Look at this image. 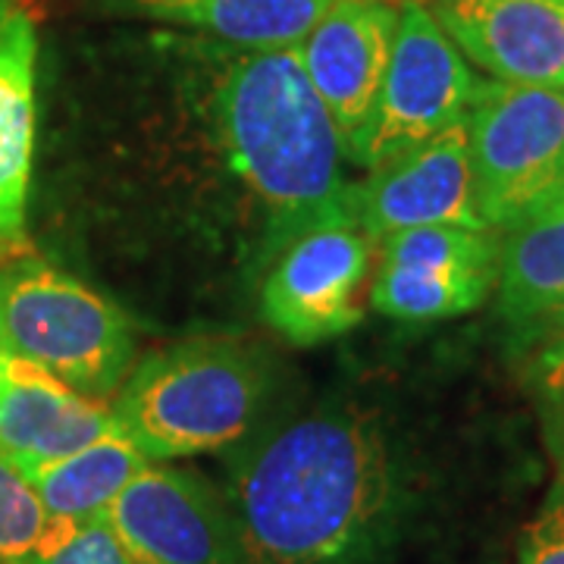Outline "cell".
Masks as SVG:
<instances>
[{
    "mask_svg": "<svg viewBox=\"0 0 564 564\" xmlns=\"http://www.w3.org/2000/svg\"><path fill=\"white\" fill-rule=\"evenodd\" d=\"M404 496L383 426L351 408L258 430L226 486L254 564H367L395 536Z\"/></svg>",
    "mask_w": 564,
    "mask_h": 564,
    "instance_id": "cell-1",
    "label": "cell"
},
{
    "mask_svg": "<svg viewBox=\"0 0 564 564\" xmlns=\"http://www.w3.org/2000/svg\"><path fill=\"white\" fill-rule=\"evenodd\" d=\"M217 126L229 163L270 214L267 251L355 207L343 129L307 79L299 47L248 51L229 63L217 88Z\"/></svg>",
    "mask_w": 564,
    "mask_h": 564,
    "instance_id": "cell-2",
    "label": "cell"
},
{
    "mask_svg": "<svg viewBox=\"0 0 564 564\" xmlns=\"http://www.w3.org/2000/svg\"><path fill=\"white\" fill-rule=\"evenodd\" d=\"M273 402V370L254 345L223 336L154 348L113 395V421L148 462L239 448Z\"/></svg>",
    "mask_w": 564,
    "mask_h": 564,
    "instance_id": "cell-3",
    "label": "cell"
},
{
    "mask_svg": "<svg viewBox=\"0 0 564 564\" xmlns=\"http://www.w3.org/2000/svg\"><path fill=\"white\" fill-rule=\"evenodd\" d=\"M0 348L107 402L135 364L132 323L101 292L41 261L0 267Z\"/></svg>",
    "mask_w": 564,
    "mask_h": 564,
    "instance_id": "cell-4",
    "label": "cell"
},
{
    "mask_svg": "<svg viewBox=\"0 0 564 564\" xmlns=\"http://www.w3.org/2000/svg\"><path fill=\"white\" fill-rule=\"evenodd\" d=\"M467 141L477 207L492 232L564 198V88L484 82Z\"/></svg>",
    "mask_w": 564,
    "mask_h": 564,
    "instance_id": "cell-5",
    "label": "cell"
},
{
    "mask_svg": "<svg viewBox=\"0 0 564 564\" xmlns=\"http://www.w3.org/2000/svg\"><path fill=\"white\" fill-rule=\"evenodd\" d=\"M484 79L467 66L458 44L421 3H399V29L377 104L355 139L348 158L377 170L408 148L436 139L470 117Z\"/></svg>",
    "mask_w": 564,
    "mask_h": 564,
    "instance_id": "cell-6",
    "label": "cell"
},
{
    "mask_svg": "<svg viewBox=\"0 0 564 564\" xmlns=\"http://www.w3.org/2000/svg\"><path fill=\"white\" fill-rule=\"evenodd\" d=\"M373 270V239L358 207L336 210L270 251L261 314L282 339L317 345L343 336L364 317Z\"/></svg>",
    "mask_w": 564,
    "mask_h": 564,
    "instance_id": "cell-7",
    "label": "cell"
},
{
    "mask_svg": "<svg viewBox=\"0 0 564 564\" xmlns=\"http://www.w3.org/2000/svg\"><path fill=\"white\" fill-rule=\"evenodd\" d=\"M107 521L139 564H254L226 496L195 470L151 462Z\"/></svg>",
    "mask_w": 564,
    "mask_h": 564,
    "instance_id": "cell-8",
    "label": "cell"
},
{
    "mask_svg": "<svg viewBox=\"0 0 564 564\" xmlns=\"http://www.w3.org/2000/svg\"><path fill=\"white\" fill-rule=\"evenodd\" d=\"M499 276L492 229L423 226L380 242L370 304L404 323L458 317L486 302Z\"/></svg>",
    "mask_w": 564,
    "mask_h": 564,
    "instance_id": "cell-9",
    "label": "cell"
},
{
    "mask_svg": "<svg viewBox=\"0 0 564 564\" xmlns=\"http://www.w3.org/2000/svg\"><path fill=\"white\" fill-rule=\"evenodd\" d=\"M355 207L373 242L423 226L489 229L477 207L467 122L370 170Z\"/></svg>",
    "mask_w": 564,
    "mask_h": 564,
    "instance_id": "cell-10",
    "label": "cell"
},
{
    "mask_svg": "<svg viewBox=\"0 0 564 564\" xmlns=\"http://www.w3.org/2000/svg\"><path fill=\"white\" fill-rule=\"evenodd\" d=\"M395 29L399 3L333 0L321 22L295 44L307 79L343 129L345 148L367 122L383 88Z\"/></svg>",
    "mask_w": 564,
    "mask_h": 564,
    "instance_id": "cell-11",
    "label": "cell"
},
{
    "mask_svg": "<svg viewBox=\"0 0 564 564\" xmlns=\"http://www.w3.org/2000/svg\"><path fill=\"white\" fill-rule=\"evenodd\" d=\"M430 13L496 82L564 88V0H440Z\"/></svg>",
    "mask_w": 564,
    "mask_h": 564,
    "instance_id": "cell-12",
    "label": "cell"
},
{
    "mask_svg": "<svg viewBox=\"0 0 564 564\" xmlns=\"http://www.w3.org/2000/svg\"><path fill=\"white\" fill-rule=\"evenodd\" d=\"M117 426L110 404L88 399L35 364L10 358L0 395V452L29 477L98 443Z\"/></svg>",
    "mask_w": 564,
    "mask_h": 564,
    "instance_id": "cell-13",
    "label": "cell"
},
{
    "mask_svg": "<svg viewBox=\"0 0 564 564\" xmlns=\"http://www.w3.org/2000/svg\"><path fill=\"white\" fill-rule=\"evenodd\" d=\"M35 20L22 0H0V242L25 239L35 151Z\"/></svg>",
    "mask_w": 564,
    "mask_h": 564,
    "instance_id": "cell-14",
    "label": "cell"
},
{
    "mask_svg": "<svg viewBox=\"0 0 564 564\" xmlns=\"http://www.w3.org/2000/svg\"><path fill=\"white\" fill-rule=\"evenodd\" d=\"M499 307L524 333H564V198L502 229Z\"/></svg>",
    "mask_w": 564,
    "mask_h": 564,
    "instance_id": "cell-15",
    "label": "cell"
},
{
    "mask_svg": "<svg viewBox=\"0 0 564 564\" xmlns=\"http://www.w3.org/2000/svg\"><path fill=\"white\" fill-rule=\"evenodd\" d=\"M148 20L198 29L248 51L295 47L333 0H126Z\"/></svg>",
    "mask_w": 564,
    "mask_h": 564,
    "instance_id": "cell-16",
    "label": "cell"
},
{
    "mask_svg": "<svg viewBox=\"0 0 564 564\" xmlns=\"http://www.w3.org/2000/svg\"><path fill=\"white\" fill-rule=\"evenodd\" d=\"M148 458L139 452L120 426H113L98 443L85 445L61 462L44 464L29 474L44 508L69 524H85L107 514V508L120 499L126 486L148 467Z\"/></svg>",
    "mask_w": 564,
    "mask_h": 564,
    "instance_id": "cell-17",
    "label": "cell"
},
{
    "mask_svg": "<svg viewBox=\"0 0 564 564\" xmlns=\"http://www.w3.org/2000/svg\"><path fill=\"white\" fill-rule=\"evenodd\" d=\"M76 524L54 518L35 486L0 452V564H32Z\"/></svg>",
    "mask_w": 564,
    "mask_h": 564,
    "instance_id": "cell-18",
    "label": "cell"
},
{
    "mask_svg": "<svg viewBox=\"0 0 564 564\" xmlns=\"http://www.w3.org/2000/svg\"><path fill=\"white\" fill-rule=\"evenodd\" d=\"M32 564H139L129 549L122 545L117 530L110 527L107 514L76 524V530L51 545L47 552H41Z\"/></svg>",
    "mask_w": 564,
    "mask_h": 564,
    "instance_id": "cell-19",
    "label": "cell"
},
{
    "mask_svg": "<svg viewBox=\"0 0 564 564\" xmlns=\"http://www.w3.org/2000/svg\"><path fill=\"white\" fill-rule=\"evenodd\" d=\"M533 383H536L545 445L558 470V484L564 486V336L540 355Z\"/></svg>",
    "mask_w": 564,
    "mask_h": 564,
    "instance_id": "cell-20",
    "label": "cell"
},
{
    "mask_svg": "<svg viewBox=\"0 0 564 564\" xmlns=\"http://www.w3.org/2000/svg\"><path fill=\"white\" fill-rule=\"evenodd\" d=\"M518 564H564V486L552 492L540 518L530 524Z\"/></svg>",
    "mask_w": 564,
    "mask_h": 564,
    "instance_id": "cell-21",
    "label": "cell"
},
{
    "mask_svg": "<svg viewBox=\"0 0 564 564\" xmlns=\"http://www.w3.org/2000/svg\"><path fill=\"white\" fill-rule=\"evenodd\" d=\"M7 377H10V355L0 348V395H3V389H7Z\"/></svg>",
    "mask_w": 564,
    "mask_h": 564,
    "instance_id": "cell-22",
    "label": "cell"
},
{
    "mask_svg": "<svg viewBox=\"0 0 564 564\" xmlns=\"http://www.w3.org/2000/svg\"><path fill=\"white\" fill-rule=\"evenodd\" d=\"M389 3H421V7H433V3H440V0H389Z\"/></svg>",
    "mask_w": 564,
    "mask_h": 564,
    "instance_id": "cell-23",
    "label": "cell"
}]
</instances>
